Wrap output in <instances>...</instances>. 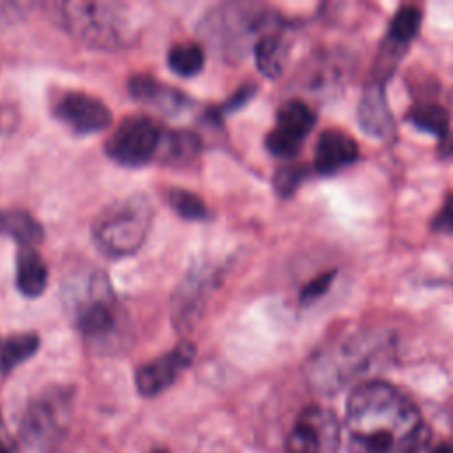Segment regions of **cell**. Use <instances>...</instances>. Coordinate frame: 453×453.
Masks as SVG:
<instances>
[{"mask_svg": "<svg viewBox=\"0 0 453 453\" xmlns=\"http://www.w3.org/2000/svg\"><path fill=\"white\" fill-rule=\"evenodd\" d=\"M37 349L39 336L35 333H18L5 338L0 345V372H12L19 363L32 357Z\"/></svg>", "mask_w": 453, "mask_h": 453, "instance_id": "ffe728a7", "label": "cell"}, {"mask_svg": "<svg viewBox=\"0 0 453 453\" xmlns=\"http://www.w3.org/2000/svg\"><path fill=\"white\" fill-rule=\"evenodd\" d=\"M0 234L28 248H34L44 239L41 223L28 212L16 209L0 211Z\"/></svg>", "mask_w": 453, "mask_h": 453, "instance_id": "ac0fdd59", "label": "cell"}, {"mask_svg": "<svg viewBox=\"0 0 453 453\" xmlns=\"http://www.w3.org/2000/svg\"><path fill=\"white\" fill-rule=\"evenodd\" d=\"M336 276V271H326V273H320L319 276H315L313 280H310L299 292V301L301 304H310L317 299H320L331 287L333 280Z\"/></svg>", "mask_w": 453, "mask_h": 453, "instance_id": "4316f807", "label": "cell"}, {"mask_svg": "<svg viewBox=\"0 0 453 453\" xmlns=\"http://www.w3.org/2000/svg\"><path fill=\"white\" fill-rule=\"evenodd\" d=\"M166 60L170 69L179 76H195L202 71L205 55L202 46L195 42H180L170 48Z\"/></svg>", "mask_w": 453, "mask_h": 453, "instance_id": "603a6c76", "label": "cell"}, {"mask_svg": "<svg viewBox=\"0 0 453 453\" xmlns=\"http://www.w3.org/2000/svg\"><path fill=\"white\" fill-rule=\"evenodd\" d=\"M0 453H11L9 448H7V444H5L2 439H0Z\"/></svg>", "mask_w": 453, "mask_h": 453, "instance_id": "1f68e13d", "label": "cell"}, {"mask_svg": "<svg viewBox=\"0 0 453 453\" xmlns=\"http://www.w3.org/2000/svg\"><path fill=\"white\" fill-rule=\"evenodd\" d=\"M253 53L258 71L267 78H276L285 67L288 44L280 34L269 32L255 44Z\"/></svg>", "mask_w": 453, "mask_h": 453, "instance_id": "d6986e66", "label": "cell"}, {"mask_svg": "<svg viewBox=\"0 0 453 453\" xmlns=\"http://www.w3.org/2000/svg\"><path fill=\"white\" fill-rule=\"evenodd\" d=\"M419 25H421V11L416 5L400 7L389 23L388 42L391 44V48L396 50L398 46L409 44L418 34Z\"/></svg>", "mask_w": 453, "mask_h": 453, "instance_id": "7402d4cb", "label": "cell"}, {"mask_svg": "<svg viewBox=\"0 0 453 453\" xmlns=\"http://www.w3.org/2000/svg\"><path fill=\"white\" fill-rule=\"evenodd\" d=\"M195 345L180 342L163 356L142 365L136 372V388L143 396H156L168 389L195 359Z\"/></svg>", "mask_w": 453, "mask_h": 453, "instance_id": "7c38bea8", "label": "cell"}, {"mask_svg": "<svg viewBox=\"0 0 453 453\" xmlns=\"http://www.w3.org/2000/svg\"><path fill=\"white\" fill-rule=\"evenodd\" d=\"M393 340L384 331H354L324 345L310 361V379L324 391L343 388L389 356Z\"/></svg>", "mask_w": 453, "mask_h": 453, "instance_id": "3957f363", "label": "cell"}, {"mask_svg": "<svg viewBox=\"0 0 453 453\" xmlns=\"http://www.w3.org/2000/svg\"><path fill=\"white\" fill-rule=\"evenodd\" d=\"M432 453H453V448L451 446H446V444H442V446H437Z\"/></svg>", "mask_w": 453, "mask_h": 453, "instance_id": "4dcf8cb0", "label": "cell"}, {"mask_svg": "<svg viewBox=\"0 0 453 453\" xmlns=\"http://www.w3.org/2000/svg\"><path fill=\"white\" fill-rule=\"evenodd\" d=\"M407 119L419 129L442 138L449 133V115L437 103H419L409 110Z\"/></svg>", "mask_w": 453, "mask_h": 453, "instance_id": "44dd1931", "label": "cell"}, {"mask_svg": "<svg viewBox=\"0 0 453 453\" xmlns=\"http://www.w3.org/2000/svg\"><path fill=\"white\" fill-rule=\"evenodd\" d=\"M168 203L184 219H205L209 209L205 202L193 191L173 188L168 191Z\"/></svg>", "mask_w": 453, "mask_h": 453, "instance_id": "d4e9b609", "label": "cell"}, {"mask_svg": "<svg viewBox=\"0 0 453 453\" xmlns=\"http://www.w3.org/2000/svg\"><path fill=\"white\" fill-rule=\"evenodd\" d=\"M273 16L260 5L251 4H225L207 12L200 25V34L223 57H239L248 44H257L255 37L262 39L269 34Z\"/></svg>", "mask_w": 453, "mask_h": 453, "instance_id": "8992f818", "label": "cell"}, {"mask_svg": "<svg viewBox=\"0 0 453 453\" xmlns=\"http://www.w3.org/2000/svg\"><path fill=\"white\" fill-rule=\"evenodd\" d=\"M129 92L136 101L145 103L168 115H175L189 104V97L184 96L180 90L172 88L149 74L133 76L129 80Z\"/></svg>", "mask_w": 453, "mask_h": 453, "instance_id": "2e32d148", "label": "cell"}, {"mask_svg": "<svg viewBox=\"0 0 453 453\" xmlns=\"http://www.w3.org/2000/svg\"><path fill=\"white\" fill-rule=\"evenodd\" d=\"M200 147H202V140L193 131L165 133L163 145H161V149H165V157L173 163L191 161V157L198 154Z\"/></svg>", "mask_w": 453, "mask_h": 453, "instance_id": "cb8c5ba5", "label": "cell"}, {"mask_svg": "<svg viewBox=\"0 0 453 453\" xmlns=\"http://www.w3.org/2000/svg\"><path fill=\"white\" fill-rule=\"evenodd\" d=\"M313 110L299 99L285 101L276 113V127L265 136V147L278 157H292L315 126Z\"/></svg>", "mask_w": 453, "mask_h": 453, "instance_id": "30bf717a", "label": "cell"}, {"mask_svg": "<svg viewBox=\"0 0 453 453\" xmlns=\"http://www.w3.org/2000/svg\"><path fill=\"white\" fill-rule=\"evenodd\" d=\"M359 156L357 143L338 129H326L315 145L313 168L322 175H331L349 165Z\"/></svg>", "mask_w": 453, "mask_h": 453, "instance_id": "5bb4252c", "label": "cell"}, {"mask_svg": "<svg viewBox=\"0 0 453 453\" xmlns=\"http://www.w3.org/2000/svg\"><path fill=\"white\" fill-rule=\"evenodd\" d=\"M437 152L441 157H451L453 156V131H449L446 136L439 138Z\"/></svg>", "mask_w": 453, "mask_h": 453, "instance_id": "f546056e", "label": "cell"}, {"mask_svg": "<svg viewBox=\"0 0 453 453\" xmlns=\"http://www.w3.org/2000/svg\"><path fill=\"white\" fill-rule=\"evenodd\" d=\"M432 228L442 234H453V193H448L441 211L432 221Z\"/></svg>", "mask_w": 453, "mask_h": 453, "instance_id": "83f0119b", "label": "cell"}, {"mask_svg": "<svg viewBox=\"0 0 453 453\" xmlns=\"http://www.w3.org/2000/svg\"><path fill=\"white\" fill-rule=\"evenodd\" d=\"M163 138L165 133L154 119L129 115L108 136L104 150L119 165L142 166L159 152Z\"/></svg>", "mask_w": 453, "mask_h": 453, "instance_id": "52a82bcc", "label": "cell"}, {"mask_svg": "<svg viewBox=\"0 0 453 453\" xmlns=\"http://www.w3.org/2000/svg\"><path fill=\"white\" fill-rule=\"evenodd\" d=\"M48 283V267L35 248L21 246L16 255V285L27 297L42 294Z\"/></svg>", "mask_w": 453, "mask_h": 453, "instance_id": "e0dca14e", "label": "cell"}, {"mask_svg": "<svg viewBox=\"0 0 453 453\" xmlns=\"http://www.w3.org/2000/svg\"><path fill=\"white\" fill-rule=\"evenodd\" d=\"M338 444V418L320 405H310L297 416L287 441L288 453H336Z\"/></svg>", "mask_w": 453, "mask_h": 453, "instance_id": "ba28073f", "label": "cell"}, {"mask_svg": "<svg viewBox=\"0 0 453 453\" xmlns=\"http://www.w3.org/2000/svg\"><path fill=\"white\" fill-rule=\"evenodd\" d=\"M51 7L69 34L92 46L120 48L134 39L126 5L119 2H60Z\"/></svg>", "mask_w": 453, "mask_h": 453, "instance_id": "5b68a950", "label": "cell"}, {"mask_svg": "<svg viewBox=\"0 0 453 453\" xmlns=\"http://www.w3.org/2000/svg\"><path fill=\"white\" fill-rule=\"evenodd\" d=\"M306 175H308V170L303 165H299V166L297 165L281 166L274 175V188L278 189L280 195L288 196L297 189V186L301 184V180Z\"/></svg>", "mask_w": 453, "mask_h": 453, "instance_id": "484cf974", "label": "cell"}, {"mask_svg": "<svg viewBox=\"0 0 453 453\" xmlns=\"http://www.w3.org/2000/svg\"><path fill=\"white\" fill-rule=\"evenodd\" d=\"M345 425L357 453H419L428 439L418 407L380 380L354 388L347 400Z\"/></svg>", "mask_w": 453, "mask_h": 453, "instance_id": "6da1fadb", "label": "cell"}, {"mask_svg": "<svg viewBox=\"0 0 453 453\" xmlns=\"http://www.w3.org/2000/svg\"><path fill=\"white\" fill-rule=\"evenodd\" d=\"M71 395L65 389H50L41 395L27 411L21 434L34 446L50 444L57 439L69 416Z\"/></svg>", "mask_w": 453, "mask_h": 453, "instance_id": "9c48e42d", "label": "cell"}, {"mask_svg": "<svg viewBox=\"0 0 453 453\" xmlns=\"http://www.w3.org/2000/svg\"><path fill=\"white\" fill-rule=\"evenodd\" d=\"M255 85L253 83H250V85H244V87H241L226 103H225V110L226 111H232V110H237V108H241V106H244L251 97H253V94H255Z\"/></svg>", "mask_w": 453, "mask_h": 453, "instance_id": "f1b7e54d", "label": "cell"}, {"mask_svg": "<svg viewBox=\"0 0 453 453\" xmlns=\"http://www.w3.org/2000/svg\"><path fill=\"white\" fill-rule=\"evenodd\" d=\"M64 303L74 327L92 347L110 349L119 343L126 329L124 310L103 273L78 274L67 281Z\"/></svg>", "mask_w": 453, "mask_h": 453, "instance_id": "7a4b0ae2", "label": "cell"}, {"mask_svg": "<svg viewBox=\"0 0 453 453\" xmlns=\"http://www.w3.org/2000/svg\"><path fill=\"white\" fill-rule=\"evenodd\" d=\"M357 119L363 131L377 140H391L395 136V122L388 106L380 83H370L359 101Z\"/></svg>", "mask_w": 453, "mask_h": 453, "instance_id": "9a60e30c", "label": "cell"}, {"mask_svg": "<svg viewBox=\"0 0 453 453\" xmlns=\"http://www.w3.org/2000/svg\"><path fill=\"white\" fill-rule=\"evenodd\" d=\"M214 278L209 271H189L188 278L182 281L179 290L175 292L172 303V315L175 320V327L189 329L196 319L200 317V310L203 308L205 296L209 294V287L212 285Z\"/></svg>", "mask_w": 453, "mask_h": 453, "instance_id": "4fadbf2b", "label": "cell"}, {"mask_svg": "<svg viewBox=\"0 0 453 453\" xmlns=\"http://www.w3.org/2000/svg\"><path fill=\"white\" fill-rule=\"evenodd\" d=\"M55 117L78 134H88L106 129L111 124L110 108L85 92H64L53 103Z\"/></svg>", "mask_w": 453, "mask_h": 453, "instance_id": "8fae6325", "label": "cell"}, {"mask_svg": "<svg viewBox=\"0 0 453 453\" xmlns=\"http://www.w3.org/2000/svg\"><path fill=\"white\" fill-rule=\"evenodd\" d=\"M154 207L150 200L134 193L106 205L92 223V239L101 253L111 258L136 253L150 230Z\"/></svg>", "mask_w": 453, "mask_h": 453, "instance_id": "277c9868", "label": "cell"}]
</instances>
